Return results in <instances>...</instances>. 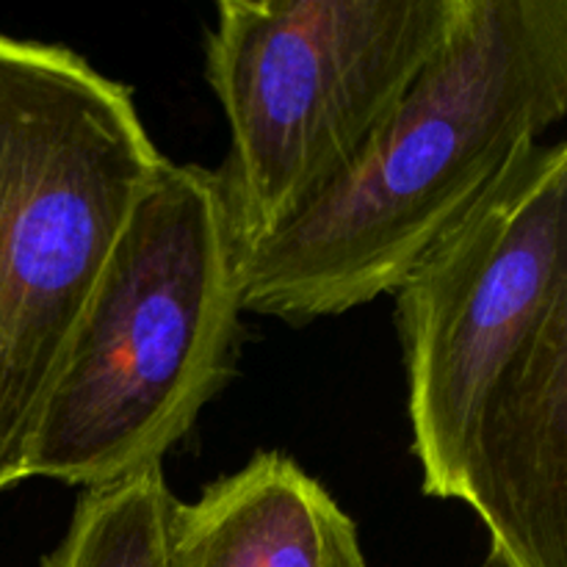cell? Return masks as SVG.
<instances>
[{"label": "cell", "mask_w": 567, "mask_h": 567, "mask_svg": "<svg viewBox=\"0 0 567 567\" xmlns=\"http://www.w3.org/2000/svg\"><path fill=\"white\" fill-rule=\"evenodd\" d=\"M567 114V0H463L358 158L238 252L241 308L305 327L396 291L520 147Z\"/></svg>", "instance_id": "1"}, {"label": "cell", "mask_w": 567, "mask_h": 567, "mask_svg": "<svg viewBox=\"0 0 567 567\" xmlns=\"http://www.w3.org/2000/svg\"><path fill=\"white\" fill-rule=\"evenodd\" d=\"M457 502L480 515L509 567H567V299L487 391Z\"/></svg>", "instance_id": "6"}, {"label": "cell", "mask_w": 567, "mask_h": 567, "mask_svg": "<svg viewBox=\"0 0 567 567\" xmlns=\"http://www.w3.org/2000/svg\"><path fill=\"white\" fill-rule=\"evenodd\" d=\"M172 567H369L358 524L288 454L269 449L181 498L169 524Z\"/></svg>", "instance_id": "7"}, {"label": "cell", "mask_w": 567, "mask_h": 567, "mask_svg": "<svg viewBox=\"0 0 567 567\" xmlns=\"http://www.w3.org/2000/svg\"><path fill=\"white\" fill-rule=\"evenodd\" d=\"M480 567H509L507 563H504V559L502 557H498V554L496 551H491V554H487V557L485 559H482V565Z\"/></svg>", "instance_id": "9"}, {"label": "cell", "mask_w": 567, "mask_h": 567, "mask_svg": "<svg viewBox=\"0 0 567 567\" xmlns=\"http://www.w3.org/2000/svg\"><path fill=\"white\" fill-rule=\"evenodd\" d=\"M463 0H221L205 78L230 150L216 169L238 252L308 208L385 125Z\"/></svg>", "instance_id": "4"}, {"label": "cell", "mask_w": 567, "mask_h": 567, "mask_svg": "<svg viewBox=\"0 0 567 567\" xmlns=\"http://www.w3.org/2000/svg\"><path fill=\"white\" fill-rule=\"evenodd\" d=\"M393 293L421 485L457 498L487 391L567 299V144L520 147Z\"/></svg>", "instance_id": "5"}, {"label": "cell", "mask_w": 567, "mask_h": 567, "mask_svg": "<svg viewBox=\"0 0 567 567\" xmlns=\"http://www.w3.org/2000/svg\"><path fill=\"white\" fill-rule=\"evenodd\" d=\"M175 502L164 465L86 487L42 567H172Z\"/></svg>", "instance_id": "8"}, {"label": "cell", "mask_w": 567, "mask_h": 567, "mask_svg": "<svg viewBox=\"0 0 567 567\" xmlns=\"http://www.w3.org/2000/svg\"><path fill=\"white\" fill-rule=\"evenodd\" d=\"M241 313L216 172L166 158L44 399L25 480L86 491L164 465L236 371Z\"/></svg>", "instance_id": "2"}, {"label": "cell", "mask_w": 567, "mask_h": 567, "mask_svg": "<svg viewBox=\"0 0 567 567\" xmlns=\"http://www.w3.org/2000/svg\"><path fill=\"white\" fill-rule=\"evenodd\" d=\"M164 161L125 83L0 33V493L25 480L44 399Z\"/></svg>", "instance_id": "3"}]
</instances>
